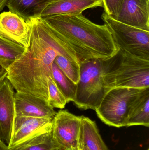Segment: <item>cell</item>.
Masks as SVG:
<instances>
[{
    "label": "cell",
    "mask_w": 149,
    "mask_h": 150,
    "mask_svg": "<svg viewBox=\"0 0 149 150\" xmlns=\"http://www.w3.org/2000/svg\"><path fill=\"white\" fill-rule=\"evenodd\" d=\"M29 45L8 69L7 78L16 92L34 95L48 102V78L56 56L63 55L80 64L73 51L40 17L27 20Z\"/></svg>",
    "instance_id": "cell-1"
},
{
    "label": "cell",
    "mask_w": 149,
    "mask_h": 150,
    "mask_svg": "<svg viewBox=\"0 0 149 150\" xmlns=\"http://www.w3.org/2000/svg\"><path fill=\"white\" fill-rule=\"evenodd\" d=\"M43 19L73 51L80 62L92 59L106 60L119 50L105 24L94 23L82 14Z\"/></svg>",
    "instance_id": "cell-2"
},
{
    "label": "cell",
    "mask_w": 149,
    "mask_h": 150,
    "mask_svg": "<svg viewBox=\"0 0 149 150\" xmlns=\"http://www.w3.org/2000/svg\"><path fill=\"white\" fill-rule=\"evenodd\" d=\"M103 70L106 92L118 87H149V61L134 57L120 49L115 55L103 60Z\"/></svg>",
    "instance_id": "cell-3"
},
{
    "label": "cell",
    "mask_w": 149,
    "mask_h": 150,
    "mask_svg": "<svg viewBox=\"0 0 149 150\" xmlns=\"http://www.w3.org/2000/svg\"><path fill=\"white\" fill-rule=\"evenodd\" d=\"M103 60L92 59L80 62V77L73 101L81 110H95L106 92L103 70Z\"/></svg>",
    "instance_id": "cell-4"
},
{
    "label": "cell",
    "mask_w": 149,
    "mask_h": 150,
    "mask_svg": "<svg viewBox=\"0 0 149 150\" xmlns=\"http://www.w3.org/2000/svg\"><path fill=\"white\" fill-rule=\"evenodd\" d=\"M142 89L118 87L108 90L95 110L97 116L108 126L124 127L130 108Z\"/></svg>",
    "instance_id": "cell-5"
},
{
    "label": "cell",
    "mask_w": 149,
    "mask_h": 150,
    "mask_svg": "<svg viewBox=\"0 0 149 150\" xmlns=\"http://www.w3.org/2000/svg\"><path fill=\"white\" fill-rule=\"evenodd\" d=\"M101 18L111 32L118 49L149 61V31L123 23L105 12Z\"/></svg>",
    "instance_id": "cell-6"
},
{
    "label": "cell",
    "mask_w": 149,
    "mask_h": 150,
    "mask_svg": "<svg viewBox=\"0 0 149 150\" xmlns=\"http://www.w3.org/2000/svg\"><path fill=\"white\" fill-rule=\"evenodd\" d=\"M82 116L60 110L52 120V138L60 150H80Z\"/></svg>",
    "instance_id": "cell-7"
},
{
    "label": "cell",
    "mask_w": 149,
    "mask_h": 150,
    "mask_svg": "<svg viewBox=\"0 0 149 150\" xmlns=\"http://www.w3.org/2000/svg\"><path fill=\"white\" fill-rule=\"evenodd\" d=\"M53 119L15 115L10 149H16L24 144L52 130Z\"/></svg>",
    "instance_id": "cell-8"
},
{
    "label": "cell",
    "mask_w": 149,
    "mask_h": 150,
    "mask_svg": "<svg viewBox=\"0 0 149 150\" xmlns=\"http://www.w3.org/2000/svg\"><path fill=\"white\" fill-rule=\"evenodd\" d=\"M14 89L7 78L0 83V137L8 145L15 115Z\"/></svg>",
    "instance_id": "cell-9"
},
{
    "label": "cell",
    "mask_w": 149,
    "mask_h": 150,
    "mask_svg": "<svg viewBox=\"0 0 149 150\" xmlns=\"http://www.w3.org/2000/svg\"><path fill=\"white\" fill-rule=\"evenodd\" d=\"M30 26L28 21L11 11L0 13V34L24 47L29 45Z\"/></svg>",
    "instance_id": "cell-10"
},
{
    "label": "cell",
    "mask_w": 149,
    "mask_h": 150,
    "mask_svg": "<svg viewBox=\"0 0 149 150\" xmlns=\"http://www.w3.org/2000/svg\"><path fill=\"white\" fill-rule=\"evenodd\" d=\"M15 102L16 116L53 119L57 114L47 101L29 93L16 92Z\"/></svg>",
    "instance_id": "cell-11"
},
{
    "label": "cell",
    "mask_w": 149,
    "mask_h": 150,
    "mask_svg": "<svg viewBox=\"0 0 149 150\" xmlns=\"http://www.w3.org/2000/svg\"><path fill=\"white\" fill-rule=\"evenodd\" d=\"M115 20L149 31V0H124Z\"/></svg>",
    "instance_id": "cell-12"
},
{
    "label": "cell",
    "mask_w": 149,
    "mask_h": 150,
    "mask_svg": "<svg viewBox=\"0 0 149 150\" xmlns=\"http://www.w3.org/2000/svg\"><path fill=\"white\" fill-rule=\"evenodd\" d=\"M98 7H103L102 0H47L39 17L80 15L85 10Z\"/></svg>",
    "instance_id": "cell-13"
},
{
    "label": "cell",
    "mask_w": 149,
    "mask_h": 150,
    "mask_svg": "<svg viewBox=\"0 0 149 150\" xmlns=\"http://www.w3.org/2000/svg\"><path fill=\"white\" fill-rule=\"evenodd\" d=\"M149 126V87L143 89L131 106L124 127Z\"/></svg>",
    "instance_id": "cell-14"
},
{
    "label": "cell",
    "mask_w": 149,
    "mask_h": 150,
    "mask_svg": "<svg viewBox=\"0 0 149 150\" xmlns=\"http://www.w3.org/2000/svg\"><path fill=\"white\" fill-rule=\"evenodd\" d=\"M80 145L88 150H110L101 138L95 122L82 116Z\"/></svg>",
    "instance_id": "cell-15"
},
{
    "label": "cell",
    "mask_w": 149,
    "mask_h": 150,
    "mask_svg": "<svg viewBox=\"0 0 149 150\" xmlns=\"http://www.w3.org/2000/svg\"><path fill=\"white\" fill-rule=\"evenodd\" d=\"M47 0H8L6 6L9 10L17 14L26 21L40 16Z\"/></svg>",
    "instance_id": "cell-16"
},
{
    "label": "cell",
    "mask_w": 149,
    "mask_h": 150,
    "mask_svg": "<svg viewBox=\"0 0 149 150\" xmlns=\"http://www.w3.org/2000/svg\"><path fill=\"white\" fill-rule=\"evenodd\" d=\"M26 48L0 34V65L7 69L17 60Z\"/></svg>",
    "instance_id": "cell-17"
},
{
    "label": "cell",
    "mask_w": 149,
    "mask_h": 150,
    "mask_svg": "<svg viewBox=\"0 0 149 150\" xmlns=\"http://www.w3.org/2000/svg\"><path fill=\"white\" fill-rule=\"evenodd\" d=\"M52 74L54 82L65 97L67 103L73 102L76 97L77 84L66 76L54 62L52 66Z\"/></svg>",
    "instance_id": "cell-18"
},
{
    "label": "cell",
    "mask_w": 149,
    "mask_h": 150,
    "mask_svg": "<svg viewBox=\"0 0 149 150\" xmlns=\"http://www.w3.org/2000/svg\"><path fill=\"white\" fill-rule=\"evenodd\" d=\"M15 150H60L52 138V130L40 135Z\"/></svg>",
    "instance_id": "cell-19"
},
{
    "label": "cell",
    "mask_w": 149,
    "mask_h": 150,
    "mask_svg": "<svg viewBox=\"0 0 149 150\" xmlns=\"http://www.w3.org/2000/svg\"><path fill=\"white\" fill-rule=\"evenodd\" d=\"M54 62L66 76L74 83H78L80 77V64L71 61L61 55L56 56Z\"/></svg>",
    "instance_id": "cell-20"
},
{
    "label": "cell",
    "mask_w": 149,
    "mask_h": 150,
    "mask_svg": "<svg viewBox=\"0 0 149 150\" xmlns=\"http://www.w3.org/2000/svg\"><path fill=\"white\" fill-rule=\"evenodd\" d=\"M48 90L49 105L53 108H64L67 103L66 99L51 76L48 78Z\"/></svg>",
    "instance_id": "cell-21"
},
{
    "label": "cell",
    "mask_w": 149,
    "mask_h": 150,
    "mask_svg": "<svg viewBox=\"0 0 149 150\" xmlns=\"http://www.w3.org/2000/svg\"><path fill=\"white\" fill-rule=\"evenodd\" d=\"M124 0H102L105 13L113 18L118 16Z\"/></svg>",
    "instance_id": "cell-22"
},
{
    "label": "cell",
    "mask_w": 149,
    "mask_h": 150,
    "mask_svg": "<svg viewBox=\"0 0 149 150\" xmlns=\"http://www.w3.org/2000/svg\"><path fill=\"white\" fill-rule=\"evenodd\" d=\"M8 74L7 69L0 65V83L7 77Z\"/></svg>",
    "instance_id": "cell-23"
},
{
    "label": "cell",
    "mask_w": 149,
    "mask_h": 150,
    "mask_svg": "<svg viewBox=\"0 0 149 150\" xmlns=\"http://www.w3.org/2000/svg\"><path fill=\"white\" fill-rule=\"evenodd\" d=\"M0 150H13L10 149L8 146L2 140L0 139Z\"/></svg>",
    "instance_id": "cell-24"
},
{
    "label": "cell",
    "mask_w": 149,
    "mask_h": 150,
    "mask_svg": "<svg viewBox=\"0 0 149 150\" xmlns=\"http://www.w3.org/2000/svg\"><path fill=\"white\" fill-rule=\"evenodd\" d=\"M80 150H88L85 146L83 145H80Z\"/></svg>",
    "instance_id": "cell-25"
},
{
    "label": "cell",
    "mask_w": 149,
    "mask_h": 150,
    "mask_svg": "<svg viewBox=\"0 0 149 150\" xmlns=\"http://www.w3.org/2000/svg\"><path fill=\"white\" fill-rule=\"evenodd\" d=\"M147 150H149V149H147Z\"/></svg>",
    "instance_id": "cell-26"
},
{
    "label": "cell",
    "mask_w": 149,
    "mask_h": 150,
    "mask_svg": "<svg viewBox=\"0 0 149 150\" xmlns=\"http://www.w3.org/2000/svg\"><path fill=\"white\" fill-rule=\"evenodd\" d=\"M0 139H1V137H0Z\"/></svg>",
    "instance_id": "cell-27"
}]
</instances>
